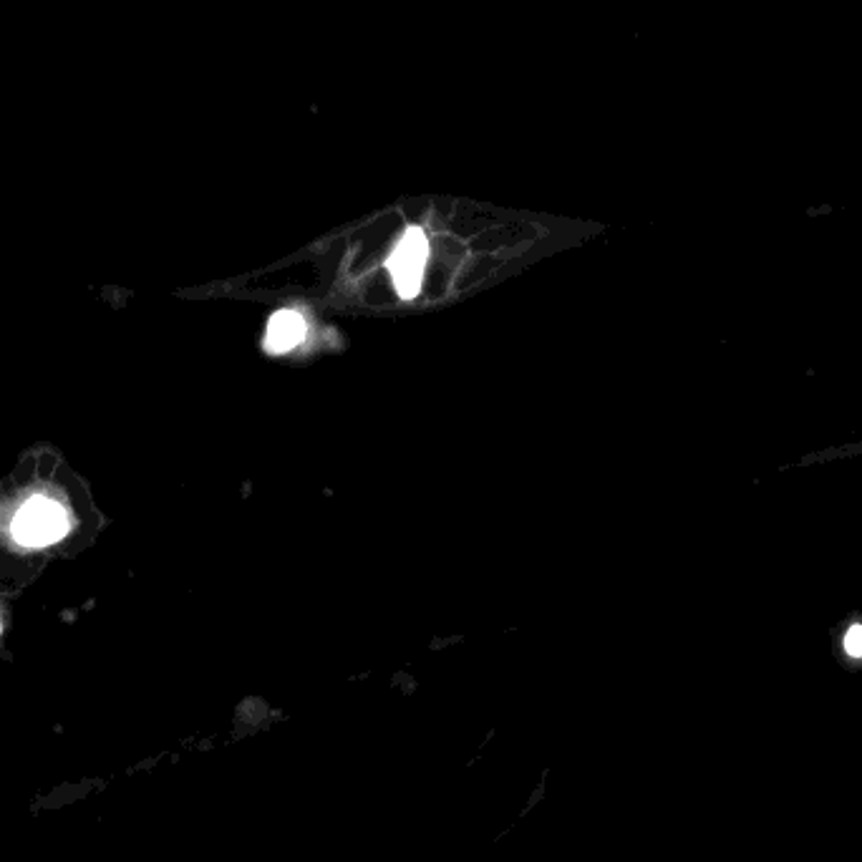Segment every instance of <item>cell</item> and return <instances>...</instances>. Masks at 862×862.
Masks as SVG:
<instances>
[{
    "mask_svg": "<svg viewBox=\"0 0 862 862\" xmlns=\"http://www.w3.org/2000/svg\"><path fill=\"white\" fill-rule=\"evenodd\" d=\"M66 512L46 497H33L13 520V537L28 547H43L66 535Z\"/></svg>",
    "mask_w": 862,
    "mask_h": 862,
    "instance_id": "obj_1",
    "label": "cell"
},
{
    "mask_svg": "<svg viewBox=\"0 0 862 862\" xmlns=\"http://www.w3.org/2000/svg\"><path fill=\"white\" fill-rule=\"evenodd\" d=\"M426 260H429V240H426L421 227H406L404 237L396 245L394 255L389 260L391 278L401 298H416L421 290Z\"/></svg>",
    "mask_w": 862,
    "mask_h": 862,
    "instance_id": "obj_2",
    "label": "cell"
},
{
    "mask_svg": "<svg viewBox=\"0 0 862 862\" xmlns=\"http://www.w3.org/2000/svg\"><path fill=\"white\" fill-rule=\"evenodd\" d=\"M305 318L298 311H278L268 323V333H265V348L270 353H285L293 351L295 346H300L305 338Z\"/></svg>",
    "mask_w": 862,
    "mask_h": 862,
    "instance_id": "obj_3",
    "label": "cell"
},
{
    "mask_svg": "<svg viewBox=\"0 0 862 862\" xmlns=\"http://www.w3.org/2000/svg\"><path fill=\"white\" fill-rule=\"evenodd\" d=\"M845 651L852 658H862V626H852L845 636Z\"/></svg>",
    "mask_w": 862,
    "mask_h": 862,
    "instance_id": "obj_4",
    "label": "cell"
}]
</instances>
